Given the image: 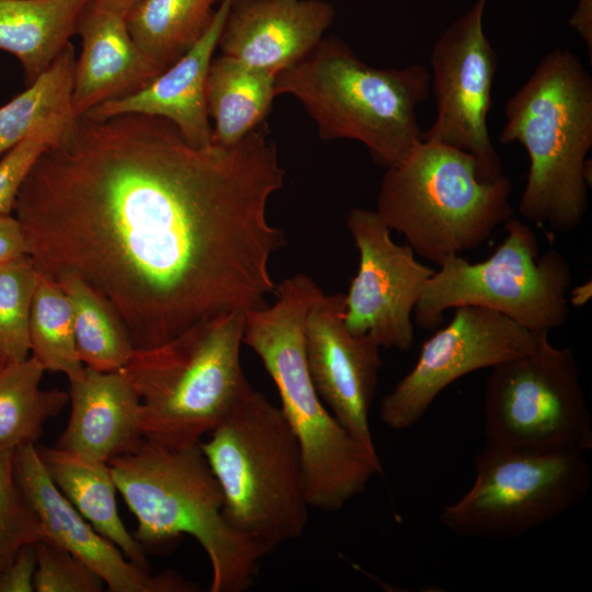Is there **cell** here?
Returning <instances> with one entry per match:
<instances>
[{
	"label": "cell",
	"instance_id": "7a4b0ae2",
	"mask_svg": "<svg viewBox=\"0 0 592 592\" xmlns=\"http://www.w3.org/2000/svg\"><path fill=\"white\" fill-rule=\"evenodd\" d=\"M272 306L246 314L243 343L260 357L274 382L281 410L303 455L311 508L342 509L382 473L377 451L353 437L322 403L311 380L304 346L308 312L323 293L297 273L275 291Z\"/></svg>",
	"mask_w": 592,
	"mask_h": 592
},
{
	"label": "cell",
	"instance_id": "1f68e13d",
	"mask_svg": "<svg viewBox=\"0 0 592 592\" xmlns=\"http://www.w3.org/2000/svg\"><path fill=\"white\" fill-rule=\"evenodd\" d=\"M36 592H101L103 580L82 560L50 542L35 544Z\"/></svg>",
	"mask_w": 592,
	"mask_h": 592
},
{
	"label": "cell",
	"instance_id": "d590c367",
	"mask_svg": "<svg viewBox=\"0 0 592 592\" xmlns=\"http://www.w3.org/2000/svg\"><path fill=\"white\" fill-rule=\"evenodd\" d=\"M93 1L127 15L132 7L135 3H137L139 0H93Z\"/></svg>",
	"mask_w": 592,
	"mask_h": 592
},
{
	"label": "cell",
	"instance_id": "f1b7e54d",
	"mask_svg": "<svg viewBox=\"0 0 592 592\" xmlns=\"http://www.w3.org/2000/svg\"><path fill=\"white\" fill-rule=\"evenodd\" d=\"M39 272L25 255L0 264V357L16 362L29 357L30 318Z\"/></svg>",
	"mask_w": 592,
	"mask_h": 592
},
{
	"label": "cell",
	"instance_id": "ac0fdd59",
	"mask_svg": "<svg viewBox=\"0 0 592 592\" xmlns=\"http://www.w3.org/2000/svg\"><path fill=\"white\" fill-rule=\"evenodd\" d=\"M231 1L218 2L201 37L151 82L137 92L104 102L86 115L93 118L122 114L158 116L171 122L190 145L198 148L212 145L206 81Z\"/></svg>",
	"mask_w": 592,
	"mask_h": 592
},
{
	"label": "cell",
	"instance_id": "2e32d148",
	"mask_svg": "<svg viewBox=\"0 0 592 592\" xmlns=\"http://www.w3.org/2000/svg\"><path fill=\"white\" fill-rule=\"evenodd\" d=\"M13 473L23 496L39 517L48 542L87 563L112 592H192L196 587L173 571L156 576L126 559L72 506L48 476L36 444L19 445Z\"/></svg>",
	"mask_w": 592,
	"mask_h": 592
},
{
	"label": "cell",
	"instance_id": "7402d4cb",
	"mask_svg": "<svg viewBox=\"0 0 592 592\" xmlns=\"http://www.w3.org/2000/svg\"><path fill=\"white\" fill-rule=\"evenodd\" d=\"M89 1L0 0V49L19 60L26 86L70 43Z\"/></svg>",
	"mask_w": 592,
	"mask_h": 592
},
{
	"label": "cell",
	"instance_id": "277c9868",
	"mask_svg": "<svg viewBox=\"0 0 592 592\" xmlns=\"http://www.w3.org/2000/svg\"><path fill=\"white\" fill-rule=\"evenodd\" d=\"M107 464L136 516L134 537L141 545L190 535L209 559L210 592H242L252 585L270 550L227 522L221 489L198 444L168 448L144 440Z\"/></svg>",
	"mask_w": 592,
	"mask_h": 592
},
{
	"label": "cell",
	"instance_id": "603a6c76",
	"mask_svg": "<svg viewBox=\"0 0 592 592\" xmlns=\"http://www.w3.org/2000/svg\"><path fill=\"white\" fill-rule=\"evenodd\" d=\"M276 76L237 58L213 59L206 81L212 144L230 146L265 122L275 95Z\"/></svg>",
	"mask_w": 592,
	"mask_h": 592
},
{
	"label": "cell",
	"instance_id": "8fae6325",
	"mask_svg": "<svg viewBox=\"0 0 592 592\" xmlns=\"http://www.w3.org/2000/svg\"><path fill=\"white\" fill-rule=\"evenodd\" d=\"M585 453H532L486 443L475 479L439 520L456 536L516 538L570 510L588 494Z\"/></svg>",
	"mask_w": 592,
	"mask_h": 592
},
{
	"label": "cell",
	"instance_id": "4316f807",
	"mask_svg": "<svg viewBox=\"0 0 592 592\" xmlns=\"http://www.w3.org/2000/svg\"><path fill=\"white\" fill-rule=\"evenodd\" d=\"M75 61V50L69 43L38 79L0 106V156L39 126L72 115L70 94Z\"/></svg>",
	"mask_w": 592,
	"mask_h": 592
},
{
	"label": "cell",
	"instance_id": "ffe728a7",
	"mask_svg": "<svg viewBox=\"0 0 592 592\" xmlns=\"http://www.w3.org/2000/svg\"><path fill=\"white\" fill-rule=\"evenodd\" d=\"M69 383L70 417L57 447L109 463L140 446V400L121 371L84 366Z\"/></svg>",
	"mask_w": 592,
	"mask_h": 592
},
{
	"label": "cell",
	"instance_id": "83f0119b",
	"mask_svg": "<svg viewBox=\"0 0 592 592\" xmlns=\"http://www.w3.org/2000/svg\"><path fill=\"white\" fill-rule=\"evenodd\" d=\"M30 351L49 372H59L68 379L84 369L75 341L69 299L55 278L39 273L30 318Z\"/></svg>",
	"mask_w": 592,
	"mask_h": 592
},
{
	"label": "cell",
	"instance_id": "30bf717a",
	"mask_svg": "<svg viewBox=\"0 0 592 592\" xmlns=\"http://www.w3.org/2000/svg\"><path fill=\"white\" fill-rule=\"evenodd\" d=\"M538 333L528 353L491 368L482 400L486 443L532 453L592 448V419L569 348Z\"/></svg>",
	"mask_w": 592,
	"mask_h": 592
},
{
	"label": "cell",
	"instance_id": "5bb4252c",
	"mask_svg": "<svg viewBox=\"0 0 592 592\" xmlns=\"http://www.w3.org/2000/svg\"><path fill=\"white\" fill-rule=\"evenodd\" d=\"M348 229L358 250V267L345 295L344 325L380 348L406 352L414 343L413 312L434 270L372 209L352 208Z\"/></svg>",
	"mask_w": 592,
	"mask_h": 592
},
{
	"label": "cell",
	"instance_id": "cb8c5ba5",
	"mask_svg": "<svg viewBox=\"0 0 592 592\" xmlns=\"http://www.w3.org/2000/svg\"><path fill=\"white\" fill-rule=\"evenodd\" d=\"M56 281L70 303L76 349L81 363L100 372L121 371L136 348L115 308L75 274H61Z\"/></svg>",
	"mask_w": 592,
	"mask_h": 592
},
{
	"label": "cell",
	"instance_id": "8992f818",
	"mask_svg": "<svg viewBox=\"0 0 592 592\" xmlns=\"http://www.w3.org/2000/svg\"><path fill=\"white\" fill-rule=\"evenodd\" d=\"M198 446L230 526L270 551L303 536L311 508L306 473L281 408L251 387Z\"/></svg>",
	"mask_w": 592,
	"mask_h": 592
},
{
	"label": "cell",
	"instance_id": "5b68a950",
	"mask_svg": "<svg viewBox=\"0 0 592 592\" xmlns=\"http://www.w3.org/2000/svg\"><path fill=\"white\" fill-rule=\"evenodd\" d=\"M430 83L421 65L376 68L329 36L276 76L275 95L296 98L322 140H357L376 164L389 168L424 140L417 110Z\"/></svg>",
	"mask_w": 592,
	"mask_h": 592
},
{
	"label": "cell",
	"instance_id": "9a60e30c",
	"mask_svg": "<svg viewBox=\"0 0 592 592\" xmlns=\"http://www.w3.org/2000/svg\"><path fill=\"white\" fill-rule=\"evenodd\" d=\"M345 295L321 294L305 325L304 346L314 386L337 421L376 451L369 411L382 368L380 346L344 325Z\"/></svg>",
	"mask_w": 592,
	"mask_h": 592
},
{
	"label": "cell",
	"instance_id": "e575fe53",
	"mask_svg": "<svg viewBox=\"0 0 592 592\" xmlns=\"http://www.w3.org/2000/svg\"><path fill=\"white\" fill-rule=\"evenodd\" d=\"M592 0H579L577 8L569 20L573 27L584 41L589 58H592Z\"/></svg>",
	"mask_w": 592,
	"mask_h": 592
},
{
	"label": "cell",
	"instance_id": "836d02e7",
	"mask_svg": "<svg viewBox=\"0 0 592 592\" xmlns=\"http://www.w3.org/2000/svg\"><path fill=\"white\" fill-rule=\"evenodd\" d=\"M27 255L24 234L18 218L0 215V264Z\"/></svg>",
	"mask_w": 592,
	"mask_h": 592
},
{
	"label": "cell",
	"instance_id": "52a82bcc",
	"mask_svg": "<svg viewBox=\"0 0 592 592\" xmlns=\"http://www.w3.org/2000/svg\"><path fill=\"white\" fill-rule=\"evenodd\" d=\"M246 314L218 315L161 345L135 350L121 372L139 397L145 440L195 446L252 387L240 363Z\"/></svg>",
	"mask_w": 592,
	"mask_h": 592
},
{
	"label": "cell",
	"instance_id": "d6a6232c",
	"mask_svg": "<svg viewBox=\"0 0 592 592\" xmlns=\"http://www.w3.org/2000/svg\"><path fill=\"white\" fill-rule=\"evenodd\" d=\"M35 569V545H25L0 571V592H33Z\"/></svg>",
	"mask_w": 592,
	"mask_h": 592
},
{
	"label": "cell",
	"instance_id": "44dd1931",
	"mask_svg": "<svg viewBox=\"0 0 592 592\" xmlns=\"http://www.w3.org/2000/svg\"><path fill=\"white\" fill-rule=\"evenodd\" d=\"M36 449L48 476L72 506L129 561L149 570L143 545L119 517L109 464L57 446L36 445Z\"/></svg>",
	"mask_w": 592,
	"mask_h": 592
},
{
	"label": "cell",
	"instance_id": "9c48e42d",
	"mask_svg": "<svg viewBox=\"0 0 592 592\" xmlns=\"http://www.w3.org/2000/svg\"><path fill=\"white\" fill-rule=\"evenodd\" d=\"M493 253L471 263L460 254L439 264L426 282L413 318L424 330L439 328L444 312L476 306L501 314L533 333L563 326L573 281L567 259L556 249L539 252L532 227L514 218Z\"/></svg>",
	"mask_w": 592,
	"mask_h": 592
},
{
	"label": "cell",
	"instance_id": "7c38bea8",
	"mask_svg": "<svg viewBox=\"0 0 592 592\" xmlns=\"http://www.w3.org/2000/svg\"><path fill=\"white\" fill-rule=\"evenodd\" d=\"M487 2L477 0L447 26L432 48L436 114L424 132V140L469 153L479 178L490 181L502 175L503 169L487 126L498 68V56L482 25Z\"/></svg>",
	"mask_w": 592,
	"mask_h": 592
},
{
	"label": "cell",
	"instance_id": "d4e9b609",
	"mask_svg": "<svg viewBox=\"0 0 592 592\" xmlns=\"http://www.w3.org/2000/svg\"><path fill=\"white\" fill-rule=\"evenodd\" d=\"M220 0H139L126 15L135 44L162 71L201 37Z\"/></svg>",
	"mask_w": 592,
	"mask_h": 592
},
{
	"label": "cell",
	"instance_id": "484cf974",
	"mask_svg": "<svg viewBox=\"0 0 592 592\" xmlns=\"http://www.w3.org/2000/svg\"><path fill=\"white\" fill-rule=\"evenodd\" d=\"M45 368L34 357L0 368V447L36 444L44 424L69 402L60 389H42Z\"/></svg>",
	"mask_w": 592,
	"mask_h": 592
},
{
	"label": "cell",
	"instance_id": "4fadbf2b",
	"mask_svg": "<svg viewBox=\"0 0 592 592\" xmlns=\"http://www.w3.org/2000/svg\"><path fill=\"white\" fill-rule=\"evenodd\" d=\"M537 340L538 333L496 311L454 308L449 323L423 343L413 367L382 399V422L396 431L409 429L455 380L526 354Z\"/></svg>",
	"mask_w": 592,
	"mask_h": 592
},
{
	"label": "cell",
	"instance_id": "3957f363",
	"mask_svg": "<svg viewBox=\"0 0 592 592\" xmlns=\"http://www.w3.org/2000/svg\"><path fill=\"white\" fill-rule=\"evenodd\" d=\"M502 145L519 143L530 167L520 215L550 232L569 234L588 209L591 185L592 78L566 48L545 55L509 98Z\"/></svg>",
	"mask_w": 592,
	"mask_h": 592
},
{
	"label": "cell",
	"instance_id": "4dcf8cb0",
	"mask_svg": "<svg viewBox=\"0 0 592 592\" xmlns=\"http://www.w3.org/2000/svg\"><path fill=\"white\" fill-rule=\"evenodd\" d=\"M72 115L55 118L24 137L0 159V215H12L14 204L32 168L60 136Z\"/></svg>",
	"mask_w": 592,
	"mask_h": 592
},
{
	"label": "cell",
	"instance_id": "d6986e66",
	"mask_svg": "<svg viewBox=\"0 0 592 592\" xmlns=\"http://www.w3.org/2000/svg\"><path fill=\"white\" fill-rule=\"evenodd\" d=\"M81 53L72 72L70 107L75 117L137 92L161 70L130 37L126 15L90 0L77 26Z\"/></svg>",
	"mask_w": 592,
	"mask_h": 592
},
{
	"label": "cell",
	"instance_id": "6da1fadb",
	"mask_svg": "<svg viewBox=\"0 0 592 592\" xmlns=\"http://www.w3.org/2000/svg\"><path fill=\"white\" fill-rule=\"evenodd\" d=\"M284 177L266 122L198 148L162 117L83 114L38 158L13 215L41 274L88 282L150 349L266 306L270 259L286 244L266 208Z\"/></svg>",
	"mask_w": 592,
	"mask_h": 592
},
{
	"label": "cell",
	"instance_id": "8d00e7d4",
	"mask_svg": "<svg viewBox=\"0 0 592 592\" xmlns=\"http://www.w3.org/2000/svg\"><path fill=\"white\" fill-rule=\"evenodd\" d=\"M5 364V362L0 357V368Z\"/></svg>",
	"mask_w": 592,
	"mask_h": 592
},
{
	"label": "cell",
	"instance_id": "e0dca14e",
	"mask_svg": "<svg viewBox=\"0 0 592 592\" xmlns=\"http://www.w3.org/2000/svg\"><path fill=\"white\" fill-rule=\"evenodd\" d=\"M333 19L323 0H232L218 47L277 76L319 43Z\"/></svg>",
	"mask_w": 592,
	"mask_h": 592
},
{
	"label": "cell",
	"instance_id": "ba28073f",
	"mask_svg": "<svg viewBox=\"0 0 592 592\" xmlns=\"http://www.w3.org/2000/svg\"><path fill=\"white\" fill-rule=\"evenodd\" d=\"M511 192L505 174L481 180L469 153L423 140L386 168L375 212L417 255L439 265L480 247L513 216Z\"/></svg>",
	"mask_w": 592,
	"mask_h": 592
},
{
	"label": "cell",
	"instance_id": "f546056e",
	"mask_svg": "<svg viewBox=\"0 0 592 592\" xmlns=\"http://www.w3.org/2000/svg\"><path fill=\"white\" fill-rule=\"evenodd\" d=\"M14 449L0 447V571L23 546L48 542L39 517L16 483Z\"/></svg>",
	"mask_w": 592,
	"mask_h": 592
}]
</instances>
